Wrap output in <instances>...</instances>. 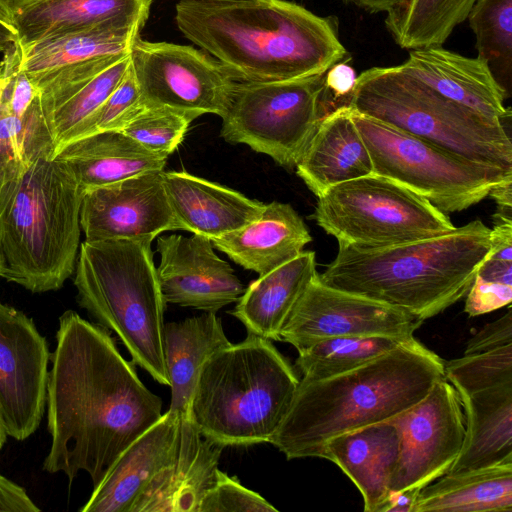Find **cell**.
Returning a JSON list of instances; mask_svg holds the SVG:
<instances>
[{"mask_svg":"<svg viewBox=\"0 0 512 512\" xmlns=\"http://www.w3.org/2000/svg\"><path fill=\"white\" fill-rule=\"evenodd\" d=\"M48 373V473L95 488L119 455L162 416V400L139 379L111 332L73 310L59 317Z\"/></svg>","mask_w":512,"mask_h":512,"instance_id":"6da1fadb","label":"cell"},{"mask_svg":"<svg viewBox=\"0 0 512 512\" xmlns=\"http://www.w3.org/2000/svg\"><path fill=\"white\" fill-rule=\"evenodd\" d=\"M180 32L234 81L273 82L324 74L347 51L338 21L286 0H180Z\"/></svg>","mask_w":512,"mask_h":512,"instance_id":"7a4b0ae2","label":"cell"},{"mask_svg":"<svg viewBox=\"0 0 512 512\" xmlns=\"http://www.w3.org/2000/svg\"><path fill=\"white\" fill-rule=\"evenodd\" d=\"M445 378L444 361L415 337L346 373L300 379L292 403L269 443L288 460L321 458L332 438L391 421Z\"/></svg>","mask_w":512,"mask_h":512,"instance_id":"3957f363","label":"cell"},{"mask_svg":"<svg viewBox=\"0 0 512 512\" xmlns=\"http://www.w3.org/2000/svg\"><path fill=\"white\" fill-rule=\"evenodd\" d=\"M490 230L474 220L443 235L386 248L338 245L319 278L423 322L466 295L490 250Z\"/></svg>","mask_w":512,"mask_h":512,"instance_id":"277c9868","label":"cell"},{"mask_svg":"<svg viewBox=\"0 0 512 512\" xmlns=\"http://www.w3.org/2000/svg\"><path fill=\"white\" fill-rule=\"evenodd\" d=\"M83 193L54 150L0 170L1 277L33 293L63 286L76 266Z\"/></svg>","mask_w":512,"mask_h":512,"instance_id":"5b68a950","label":"cell"},{"mask_svg":"<svg viewBox=\"0 0 512 512\" xmlns=\"http://www.w3.org/2000/svg\"><path fill=\"white\" fill-rule=\"evenodd\" d=\"M300 378L272 341L248 333L202 366L188 418L223 448L270 442L292 403Z\"/></svg>","mask_w":512,"mask_h":512,"instance_id":"8992f818","label":"cell"},{"mask_svg":"<svg viewBox=\"0 0 512 512\" xmlns=\"http://www.w3.org/2000/svg\"><path fill=\"white\" fill-rule=\"evenodd\" d=\"M147 239L85 240L74 285L78 304L113 332L132 361L169 386L164 355V312L157 271Z\"/></svg>","mask_w":512,"mask_h":512,"instance_id":"52a82bcc","label":"cell"},{"mask_svg":"<svg viewBox=\"0 0 512 512\" xmlns=\"http://www.w3.org/2000/svg\"><path fill=\"white\" fill-rule=\"evenodd\" d=\"M348 106L469 160L512 171L505 121L444 97L400 65L363 71Z\"/></svg>","mask_w":512,"mask_h":512,"instance_id":"ba28073f","label":"cell"},{"mask_svg":"<svg viewBox=\"0 0 512 512\" xmlns=\"http://www.w3.org/2000/svg\"><path fill=\"white\" fill-rule=\"evenodd\" d=\"M317 198L310 217L342 246L386 248L455 228L427 199L377 174L334 185Z\"/></svg>","mask_w":512,"mask_h":512,"instance_id":"9c48e42d","label":"cell"},{"mask_svg":"<svg viewBox=\"0 0 512 512\" xmlns=\"http://www.w3.org/2000/svg\"><path fill=\"white\" fill-rule=\"evenodd\" d=\"M351 117L374 174L405 186L444 213L463 211L512 179V171L469 160L353 109Z\"/></svg>","mask_w":512,"mask_h":512,"instance_id":"30bf717a","label":"cell"},{"mask_svg":"<svg viewBox=\"0 0 512 512\" xmlns=\"http://www.w3.org/2000/svg\"><path fill=\"white\" fill-rule=\"evenodd\" d=\"M324 74L286 81H234L221 117V137L294 168L326 116L321 102Z\"/></svg>","mask_w":512,"mask_h":512,"instance_id":"8fae6325","label":"cell"},{"mask_svg":"<svg viewBox=\"0 0 512 512\" xmlns=\"http://www.w3.org/2000/svg\"><path fill=\"white\" fill-rule=\"evenodd\" d=\"M129 58L143 105L169 107L197 118L224 115L234 80L203 51L137 37Z\"/></svg>","mask_w":512,"mask_h":512,"instance_id":"7c38bea8","label":"cell"},{"mask_svg":"<svg viewBox=\"0 0 512 512\" xmlns=\"http://www.w3.org/2000/svg\"><path fill=\"white\" fill-rule=\"evenodd\" d=\"M391 421L400 432V452L389 491L421 490L448 473L463 445L465 418L460 397L445 378Z\"/></svg>","mask_w":512,"mask_h":512,"instance_id":"4fadbf2b","label":"cell"},{"mask_svg":"<svg viewBox=\"0 0 512 512\" xmlns=\"http://www.w3.org/2000/svg\"><path fill=\"white\" fill-rule=\"evenodd\" d=\"M422 321L383 303L310 282L280 332V341L300 351L335 337L388 336L410 338Z\"/></svg>","mask_w":512,"mask_h":512,"instance_id":"5bb4252c","label":"cell"},{"mask_svg":"<svg viewBox=\"0 0 512 512\" xmlns=\"http://www.w3.org/2000/svg\"><path fill=\"white\" fill-rule=\"evenodd\" d=\"M50 357L34 321L0 302V417L7 435L18 441L34 434L42 421Z\"/></svg>","mask_w":512,"mask_h":512,"instance_id":"9a60e30c","label":"cell"},{"mask_svg":"<svg viewBox=\"0 0 512 512\" xmlns=\"http://www.w3.org/2000/svg\"><path fill=\"white\" fill-rule=\"evenodd\" d=\"M163 171L146 172L86 190L80 210L86 240L153 242L162 232L181 230L167 199Z\"/></svg>","mask_w":512,"mask_h":512,"instance_id":"2e32d148","label":"cell"},{"mask_svg":"<svg viewBox=\"0 0 512 512\" xmlns=\"http://www.w3.org/2000/svg\"><path fill=\"white\" fill-rule=\"evenodd\" d=\"M157 278L164 301L216 313L239 300L245 288L211 239L169 235L157 238Z\"/></svg>","mask_w":512,"mask_h":512,"instance_id":"e0dca14e","label":"cell"},{"mask_svg":"<svg viewBox=\"0 0 512 512\" xmlns=\"http://www.w3.org/2000/svg\"><path fill=\"white\" fill-rule=\"evenodd\" d=\"M223 447L204 438L188 417H181L171 461L149 482L131 512H199L216 482Z\"/></svg>","mask_w":512,"mask_h":512,"instance_id":"ac0fdd59","label":"cell"},{"mask_svg":"<svg viewBox=\"0 0 512 512\" xmlns=\"http://www.w3.org/2000/svg\"><path fill=\"white\" fill-rule=\"evenodd\" d=\"M181 416L165 412L115 460L81 512H131L152 478L173 458Z\"/></svg>","mask_w":512,"mask_h":512,"instance_id":"d6986e66","label":"cell"},{"mask_svg":"<svg viewBox=\"0 0 512 512\" xmlns=\"http://www.w3.org/2000/svg\"><path fill=\"white\" fill-rule=\"evenodd\" d=\"M162 178L181 230L211 240L246 226L265 208L262 202L185 171H163Z\"/></svg>","mask_w":512,"mask_h":512,"instance_id":"ffe728a7","label":"cell"},{"mask_svg":"<svg viewBox=\"0 0 512 512\" xmlns=\"http://www.w3.org/2000/svg\"><path fill=\"white\" fill-rule=\"evenodd\" d=\"M402 69L444 97L489 118L505 121L511 111L507 97L486 63L441 46L410 50Z\"/></svg>","mask_w":512,"mask_h":512,"instance_id":"44dd1931","label":"cell"},{"mask_svg":"<svg viewBox=\"0 0 512 512\" xmlns=\"http://www.w3.org/2000/svg\"><path fill=\"white\" fill-rule=\"evenodd\" d=\"M152 0H40L15 12L10 21L17 44L35 42L104 24L142 29Z\"/></svg>","mask_w":512,"mask_h":512,"instance_id":"7402d4cb","label":"cell"},{"mask_svg":"<svg viewBox=\"0 0 512 512\" xmlns=\"http://www.w3.org/2000/svg\"><path fill=\"white\" fill-rule=\"evenodd\" d=\"M295 167L317 197L334 185L374 174L349 106L338 107L320 120Z\"/></svg>","mask_w":512,"mask_h":512,"instance_id":"603a6c76","label":"cell"},{"mask_svg":"<svg viewBox=\"0 0 512 512\" xmlns=\"http://www.w3.org/2000/svg\"><path fill=\"white\" fill-rule=\"evenodd\" d=\"M400 452V432L392 421L329 440L321 458L335 463L362 495L366 512H379L389 493Z\"/></svg>","mask_w":512,"mask_h":512,"instance_id":"cb8c5ba5","label":"cell"},{"mask_svg":"<svg viewBox=\"0 0 512 512\" xmlns=\"http://www.w3.org/2000/svg\"><path fill=\"white\" fill-rule=\"evenodd\" d=\"M311 240L295 209L273 201L256 220L211 241L235 263L262 275L298 256Z\"/></svg>","mask_w":512,"mask_h":512,"instance_id":"d4e9b609","label":"cell"},{"mask_svg":"<svg viewBox=\"0 0 512 512\" xmlns=\"http://www.w3.org/2000/svg\"><path fill=\"white\" fill-rule=\"evenodd\" d=\"M54 156L70 169L83 192L138 174L163 171L167 159L150 152L119 130L72 140Z\"/></svg>","mask_w":512,"mask_h":512,"instance_id":"484cf974","label":"cell"},{"mask_svg":"<svg viewBox=\"0 0 512 512\" xmlns=\"http://www.w3.org/2000/svg\"><path fill=\"white\" fill-rule=\"evenodd\" d=\"M317 274L315 252L303 250L252 281L230 314L244 324L248 333L280 341L290 313Z\"/></svg>","mask_w":512,"mask_h":512,"instance_id":"4316f807","label":"cell"},{"mask_svg":"<svg viewBox=\"0 0 512 512\" xmlns=\"http://www.w3.org/2000/svg\"><path fill=\"white\" fill-rule=\"evenodd\" d=\"M459 397L465 436L447 474L512 462V382Z\"/></svg>","mask_w":512,"mask_h":512,"instance_id":"83f0119b","label":"cell"},{"mask_svg":"<svg viewBox=\"0 0 512 512\" xmlns=\"http://www.w3.org/2000/svg\"><path fill=\"white\" fill-rule=\"evenodd\" d=\"M230 344L221 319L213 312L165 323L164 355L171 389L167 411L188 417L202 366L214 353Z\"/></svg>","mask_w":512,"mask_h":512,"instance_id":"f1b7e54d","label":"cell"},{"mask_svg":"<svg viewBox=\"0 0 512 512\" xmlns=\"http://www.w3.org/2000/svg\"><path fill=\"white\" fill-rule=\"evenodd\" d=\"M512 511V462L445 474L419 492L414 512Z\"/></svg>","mask_w":512,"mask_h":512,"instance_id":"f546056e","label":"cell"},{"mask_svg":"<svg viewBox=\"0 0 512 512\" xmlns=\"http://www.w3.org/2000/svg\"><path fill=\"white\" fill-rule=\"evenodd\" d=\"M140 29L118 24L47 38L21 48L19 68L30 79L92 58L128 53Z\"/></svg>","mask_w":512,"mask_h":512,"instance_id":"4dcf8cb0","label":"cell"},{"mask_svg":"<svg viewBox=\"0 0 512 512\" xmlns=\"http://www.w3.org/2000/svg\"><path fill=\"white\" fill-rule=\"evenodd\" d=\"M476 0H402L387 12L385 25L403 49L441 46L467 19Z\"/></svg>","mask_w":512,"mask_h":512,"instance_id":"1f68e13d","label":"cell"},{"mask_svg":"<svg viewBox=\"0 0 512 512\" xmlns=\"http://www.w3.org/2000/svg\"><path fill=\"white\" fill-rule=\"evenodd\" d=\"M130 64L129 53L89 81L63 92L39 98L55 151L68 143L79 126L111 95Z\"/></svg>","mask_w":512,"mask_h":512,"instance_id":"d6a6232c","label":"cell"},{"mask_svg":"<svg viewBox=\"0 0 512 512\" xmlns=\"http://www.w3.org/2000/svg\"><path fill=\"white\" fill-rule=\"evenodd\" d=\"M407 339L388 336L323 339L298 351L295 367L302 380L326 379L351 371L393 350Z\"/></svg>","mask_w":512,"mask_h":512,"instance_id":"836d02e7","label":"cell"},{"mask_svg":"<svg viewBox=\"0 0 512 512\" xmlns=\"http://www.w3.org/2000/svg\"><path fill=\"white\" fill-rule=\"evenodd\" d=\"M467 19L483 60L507 97L512 85V0H476Z\"/></svg>","mask_w":512,"mask_h":512,"instance_id":"e575fe53","label":"cell"},{"mask_svg":"<svg viewBox=\"0 0 512 512\" xmlns=\"http://www.w3.org/2000/svg\"><path fill=\"white\" fill-rule=\"evenodd\" d=\"M47 150L55 151V145L42 112L39 96L22 117L10 113L2 102L0 170L15 162L31 160Z\"/></svg>","mask_w":512,"mask_h":512,"instance_id":"d590c367","label":"cell"},{"mask_svg":"<svg viewBox=\"0 0 512 512\" xmlns=\"http://www.w3.org/2000/svg\"><path fill=\"white\" fill-rule=\"evenodd\" d=\"M197 117L161 106L141 105L118 129L150 152L167 158L182 143Z\"/></svg>","mask_w":512,"mask_h":512,"instance_id":"8d00e7d4","label":"cell"},{"mask_svg":"<svg viewBox=\"0 0 512 512\" xmlns=\"http://www.w3.org/2000/svg\"><path fill=\"white\" fill-rule=\"evenodd\" d=\"M444 376L459 396L510 383L512 344L444 362Z\"/></svg>","mask_w":512,"mask_h":512,"instance_id":"74e56055","label":"cell"},{"mask_svg":"<svg viewBox=\"0 0 512 512\" xmlns=\"http://www.w3.org/2000/svg\"><path fill=\"white\" fill-rule=\"evenodd\" d=\"M142 105L131 66L106 101L75 131L71 140L106 130H118ZM69 141V142H70Z\"/></svg>","mask_w":512,"mask_h":512,"instance_id":"f35d334b","label":"cell"},{"mask_svg":"<svg viewBox=\"0 0 512 512\" xmlns=\"http://www.w3.org/2000/svg\"><path fill=\"white\" fill-rule=\"evenodd\" d=\"M260 494L244 487L237 478L217 471L216 482L203 497L199 512H277Z\"/></svg>","mask_w":512,"mask_h":512,"instance_id":"ab89813d","label":"cell"},{"mask_svg":"<svg viewBox=\"0 0 512 512\" xmlns=\"http://www.w3.org/2000/svg\"><path fill=\"white\" fill-rule=\"evenodd\" d=\"M512 301V285L486 281L475 275L466 293L464 311L471 317L490 313Z\"/></svg>","mask_w":512,"mask_h":512,"instance_id":"60d3db41","label":"cell"},{"mask_svg":"<svg viewBox=\"0 0 512 512\" xmlns=\"http://www.w3.org/2000/svg\"><path fill=\"white\" fill-rule=\"evenodd\" d=\"M349 60L335 63L324 74L321 102L326 115L338 107L349 105L357 79Z\"/></svg>","mask_w":512,"mask_h":512,"instance_id":"b9f144b4","label":"cell"},{"mask_svg":"<svg viewBox=\"0 0 512 512\" xmlns=\"http://www.w3.org/2000/svg\"><path fill=\"white\" fill-rule=\"evenodd\" d=\"M512 344V312L508 311L482 327L467 342L464 354H473Z\"/></svg>","mask_w":512,"mask_h":512,"instance_id":"7bdbcfd3","label":"cell"},{"mask_svg":"<svg viewBox=\"0 0 512 512\" xmlns=\"http://www.w3.org/2000/svg\"><path fill=\"white\" fill-rule=\"evenodd\" d=\"M38 96L36 85L19 68L8 86L3 103L10 113L22 117Z\"/></svg>","mask_w":512,"mask_h":512,"instance_id":"ee69618b","label":"cell"},{"mask_svg":"<svg viewBox=\"0 0 512 512\" xmlns=\"http://www.w3.org/2000/svg\"><path fill=\"white\" fill-rule=\"evenodd\" d=\"M26 490L0 474V512H39Z\"/></svg>","mask_w":512,"mask_h":512,"instance_id":"f6af8a7d","label":"cell"},{"mask_svg":"<svg viewBox=\"0 0 512 512\" xmlns=\"http://www.w3.org/2000/svg\"><path fill=\"white\" fill-rule=\"evenodd\" d=\"M420 490L389 491L379 512H414Z\"/></svg>","mask_w":512,"mask_h":512,"instance_id":"bcb514c9","label":"cell"},{"mask_svg":"<svg viewBox=\"0 0 512 512\" xmlns=\"http://www.w3.org/2000/svg\"><path fill=\"white\" fill-rule=\"evenodd\" d=\"M476 275L486 281L512 285V262L485 258Z\"/></svg>","mask_w":512,"mask_h":512,"instance_id":"7dc6e473","label":"cell"},{"mask_svg":"<svg viewBox=\"0 0 512 512\" xmlns=\"http://www.w3.org/2000/svg\"><path fill=\"white\" fill-rule=\"evenodd\" d=\"M21 60V48L17 42L5 51L3 60L0 62V105L4 100V96L8 86L19 69Z\"/></svg>","mask_w":512,"mask_h":512,"instance_id":"c3c4849f","label":"cell"},{"mask_svg":"<svg viewBox=\"0 0 512 512\" xmlns=\"http://www.w3.org/2000/svg\"><path fill=\"white\" fill-rule=\"evenodd\" d=\"M488 196H491L497 204L495 215L512 219V179L494 187Z\"/></svg>","mask_w":512,"mask_h":512,"instance_id":"681fc988","label":"cell"},{"mask_svg":"<svg viewBox=\"0 0 512 512\" xmlns=\"http://www.w3.org/2000/svg\"><path fill=\"white\" fill-rule=\"evenodd\" d=\"M371 13L388 12L402 0H344Z\"/></svg>","mask_w":512,"mask_h":512,"instance_id":"f907efd6","label":"cell"},{"mask_svg":"<svg viewBox=\"0 0 512 512\" xmlns=\"http://www.w3.org/2000/svg\"><path fill=\"white\" fill-rule=\"evenodd\" d=\"M16 42L17 35L12 23L0 17V52L10 49Z\"/></svg>","mask_w":512,"mask_h":512,"instance_id":"816d5d0a","label":"cell"},{"mask_svg":"<svg viewBox=\"0 0 512 512\" xmlns=\"http://www.w3.org/2000/svg\"><path fill=\"white\" fill-rule=\"evenodd\" d=\"M40 0H0V9L10 17L20 9Z\"/></svg>","mask_w":512,"mask_h":512,"instance_id":"f5cc1de1","label":"cell"},{"mask_svg":"<svg viewBox=\"0 0 512 512\" xmlns=\"http://www.w3.org/2000/svg\"><path fill=\"white\" fill-rule=\"evenodd\" d=\"M7 432L4 428V425H3V422L1 420V417H0V451L1 449L3 448L6 440H7Z\"/></svg>","mask_w":512,"mask_h":512,"instance_id":"db71d44e","label":"cell"},{"mask_svg":"<svg viewBox=\"0 0 512 512\" xmlns=\"http://www.w3.org/2000/svg\"><path fill=\"white\" fill-rule=\"evenodd\" d=\"M2 271H3V259H2V255H1V252H0V277H1Z\"/></svg>","mask_w":512,"mask_h":512,"instance_id":"11a10c76","label":"cell"},{"mask_svg":"<svg viewBox=\"0 0 512 512\" xmlns=\"http://www.w3.org/2000/svg\"><path fill=\"white\" fill-rule=\"evenodd\" d=\"M0 17L2 18H5V19H8L10 21V19L8 18V16L0 9ZM11 22V21H10Z\"/></svg>","mask_w":512,"mask_h":512,"instance_id":"9f6ffc18","label":"cell"}]
</instances>
